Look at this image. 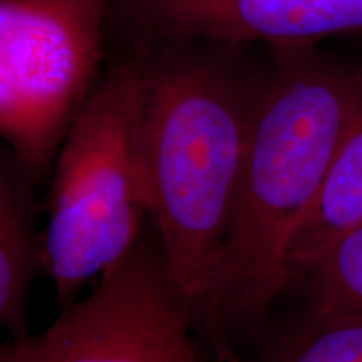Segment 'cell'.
<instances>
[{
	"mask_svg": "<svg viewBox=\"0 0 362 362\" xmlns=\"http://www.w3.org/2000/svg\"><path fill=\"white\" fill-rule=\"evenodd\" d=\"M362 98V57L317 44L275 47L248 129L215 297L211 351L255 342L292 285L288 248Z\"/></svg>",
	"mask_w": 362,
	"mask_h": 362,
	"instance_id": "cell-1",
	"label": "cell"
},
{
	"mask_svg": "<svg viewBox=\"0 0 362 362\" xmlns=\"http://www.w3.org/2000/svg\"><path fill=\"white\" fill-rule=\"evenodd\" d=\"M265 78L210 59L146 69L148 221L175 296L210 346L226 235Z\"/></svg>",
	"mask_w": 362,
	"mask_h": 362,
	"instance_id": "cell-2",
	"label": "cell"
},
{
	"mask_svg": "<svg viewBox=\"0 0 362 362\" xmlns=\"http://www.w3.org/2000/svg\"><path fill=\"white\" fill-rule=\"evenodd\" d=\"M146 67L121 64L90 89L54 160L42 272L59 305L119 264L148 221L141 121Z\"/></svg>",
	"mask_w": 362,
	"mask_h": 362,
	"instance_id": "cell-3",
	"label": "cell"
},
{
	"mask_svg": "<svg viewBox=\"0 0 362 362\" xmlns=\"http://www.w3.org/2000/svg\"><path fill=\"white\" fill-rule=\"evenodd\" d=\"M110 0H0V141L30 180L90 93Z\"/></svg>",
	"mask_w": 362,
	"mask_h": 362,
	"instance_id": "cell-4",
	"label": "cell"
},
{
	"mask_svg": "<svg viewBox=\"0 0 362 362\" xmlns=\"http://www.w3.org/2000/svg\"><path fill=\"white\" fill-rule=\"evenodd\" d=\"M194 330L143 233L89 296L62 307L44 332L0 346V362H202Z\"/></svg>",
	"mask_w": 362,
	"mask_h": 362,
	"instance_id": "cell-5",
	"label": "cell"
},
{
	"mask_svg": "<svg viewBox=\"0 0 362 362\" xmlns=\"http://www.w3.org/2000/svg\"><path fill=\"white\" fill-rule=\"evenodd\" d=\"M131 12L156 33L230 47L362 34V0H131Z\"/></svg>",
	"mask_w": 362,
	"mask_h": 362,
	"instance_id": "cell-6",
	"label": "cell"
},
{
	"mask_svg": "<svg viewBox=\"0 0 362 362\" xmlns=\"http://www.w3.org/2000/svg\"><path fill=\"white\" fill-rule=\"evenodd\" d=\"M27 178L11 151H0V329L11 339L29 334L27 302L42 270V233L35 230Z\"/></svg>",
	"mask_w": 362,
	"mask_h": 362,
	"instance_id": "cell-7",
	"label": "cell"
},
{
	"mask_svg": "<svg viewBox=\"0 0 362 362\" xmlns=\"http://www.w3.org/2000/svg\"><path fill=\"white\" fill-rule=\"evenodd\" d=\"M362 223V98L344 131L319 193L293 233L288 269L298 270Z\"/></svg>",
	"mask_w": 362,
	"mask_h": 362,
	"instance_id": "cell-8",
	"label": "cell"
},
{
	"mask_svg": "<svg viewBox=\"0 0 362 362\" xmlns=\"http://www.w3.org/2000/svg\"><path fill=\"white\" fill-rule=\"evenodd\" d=\"M252 362H362V319L309 307V314L255 341Z\"/></svg>",
	"mask_w": 362,
	"mask_h": 362,
	"instance_id": "cell-9",
	"label": "cell"
},
{
	"mask_svg": "<svg viewBox=\"0 0 362 362\" xmlns=\"http://www.w3.org/2000/svg\"><path fill=\"white\" fill-rule=\"evenodd\" d=\"M293 282H305L312 309L362 319V223L298 270Z\"/></svg>",
	"mask_w": 362,
	"mask_h": 362,
	"instance_id": "cell-10",
	"label": "cell"
}]
</instances>
